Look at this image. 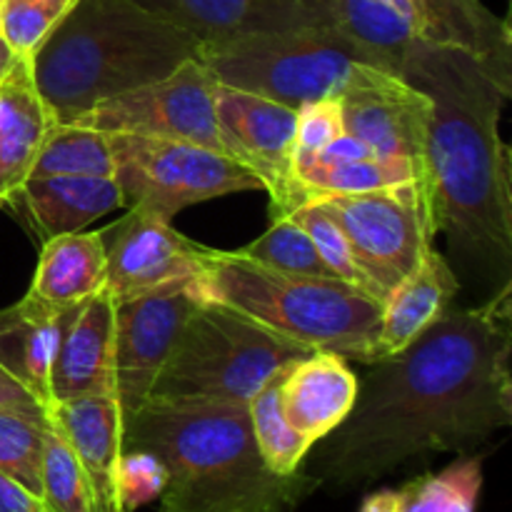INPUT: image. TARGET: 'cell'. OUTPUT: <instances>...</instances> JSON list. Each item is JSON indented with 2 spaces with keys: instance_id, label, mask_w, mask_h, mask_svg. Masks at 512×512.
<instances>
[{
  "instance_id": "8fae6325",
  "label": "cell",
  "mask_w": 512,
  "mask_h": 512,
  "mask_svg": "<svg viewBox=\"0 0 512 512\" xmlns=\"http://www.w3.org/2000/svg\"><path fill=\"white\" fill-rule=\"evenodd\" d=\"M215 88L218 80L203 60H185L165 78L103 100L73 125L108 135L185 140L223 153L215 123Z\"/></svg>"
},
{
  "instance_id": "ac0fdd59",
  "label": "cell",
  "mask_w": 512,
  "mask_h": 512,
  "mask_svg": "<svg viewBox=\"0 0 512 512\" xmlns=\"http://www.w3.org/2000/svg\"><path fill=\"white\" fill-rule=\"evenodd\" d=\"M113 330L115 300L108 288L78 305L60 338L50 368V398L55 403L110 395L113 398Z\"/></svg>"
},
{
  "instance_id": "5bb4252c",
  "label": "cell",
  "mask_w": 512,
  "mask_h": 512,
  "mask_svg": "<svg viewBox=\"0 0 512 512\" xmlns=\"http://www.w3.org/2000/svg\"><path fill=\"white\" fill-rule=\"evenodd\" d=\"M103 235L108 280L113 300H128L178 278L200 273L205 245L185 238L173 220L143 208H128L123 220Z\"/></svg>"
},
{
  "instance_id": "83f0119b",
  "label": "cell",
  "mask_w": 512,
  "mask_h": 512,
  "mask_svg": "<svg viewBox=\"0 0 512 512\" xmlns=\"http://www.w3.org/2000/svg\"><path fill=\"white\" fill-rule=\"evenodd\" d=\"M280 373L258 390V395L248 403V413L265 465L275 475H295L300 473V463L313 445L303 435L295 433L285 420L283 408H280Z\"/></svg>"
},
{
  "instance_id": "4dcf8cb0",
  "label": "cell",
  "mask_w": 512,
  "mask_h": 512,
  "mask_svg": "<svg viewBox=\"0 0 512 512\" xmlns=\"http://www.w3.org/2000/svg\"><path fill=\"white\" fill-rule=\"evenodd\" d=\"M40 500L48 512H98L93 488L68 440L50 423L40 470Z\"/></svg>"
},
{
  "instance_id": "277c9868",
  "label": "cell",
  "mask_w": 512,
  "mask_h": 512,
  "mask_svg": "<svg viewBox=\"0 0 512 512\" xmlns=\"http://www.w3.org/2000/svg\"><path fill=\"white\" fill-rule=\"evenodd\" d=\"M200 60V43L135 0H78L33 55V78L55 123Z\"/></svg>"
},
{
  "instance_id": "f35d334b",
  "label": "cell",
  "mask_w": 512,
  "mask_h": 512,
  "mask_svg": "<svg viewBox=\"0 0 512 512\" xmlns=\"http://www.w3.org/2000/svg\"><path fill=\"white\" fill-rule=\"evenodd\" d=\"M415 3V8H418V13H420V5H423V0H413Z\"/></svg>"
},
{
  "instance_id": "7402d4cb",
  "label": "cell",
  "mask_w": 512,
  "mask_h": 512,
  "mask_svg": "<svg viewBox=\"0 0 512 512\" xmlns=\"http://www.w3.org/2000/svg\"><path fill=\"white\" fill-rule=\"evenodd\" d=\"M458 275L430 245L418 268L383 300L378 335V363L408 348L425 328L443 318L458 295Z\"/></svg>"
},
{
  "instance_id": "cb8c5ba5",
  "label": "cell",
  "mask_w": 512,
  "mask_h": 512,
  "mask_svg": "<svg viewBox=\"0 0 512 512\" xmlns=\"http://www.w3.org/2000/svg\"><path fill=\"white\" fill-rule=\"evenodd\" d=\"M330 28L363 50L373 68L400 75L420 40V13L413 0H330Z\"/></svg>"
},
{
  "instance_id": "6da1fadb",
  "label": "cell",
  "mask_w": 512,
  "mask_h": 512,
  "mask_svg": "<svg viewBox=\"0 0 512 512\" xmlns=\"http://www.w3.org/2000/svg\"><path fill=\"white\" fill-rule=\"evenodd\" d=\"M510 290L453 310L370 365L318 460L320 483L360 488L428 453L468 450L512 423Z\"/></svg>"
},
{
  "instance_id": "44dd1931",
  "label": "cell",
  "mask_w": 512,
  "mask_h": 512,
  "mask_svg": "<svg viewBox=\"0 0 512 512\" xmlns=\"http://www.w3.org/2000/svg\"><path fill=\"white\" fill-rule=\"evenodd\" d=\"M420 43L468 53L512 95L510 23L490 13L480 0H423Z\"/></svg>"
},
{
  "instance_id": "d590c367",
  "label": "cell",
  "mask_w": 512,
  "mask_h": 512,
  "mask_svg": "<svg viewBox=\"0 0 512 512\" xmlns=\"http://www.w3.org/2000/svg\"><path fill=\"white\" fill-rule=\"evenodd\" d=\"M0 512H48L43 500L0 473Z\"/></svg>"
},
{
  "instance_id": "f546056e",
  "label": "cell",
  "mask_w": 512,
  "mask_h": 512,
  "mask_svg": "<svg viewBox=\"0 0 512 512\" xmlns=\"http://www.w3.org/2000/svg\"><path fill=\"white\" fill-rule=\"evenodd\" d=\"M295 175L308 200L325 198V195H358L393 188L400 183H415L408 170L385 163L375 155H363L335 165H308Z\"/></svg>"
},
{
  "instance_id": "484cf974",
  "label": "cell",
  "mask_w": 512,
  "mask_h": 512,
  "mask_svg": "<svg viewBox=\"0 0 512 512\" xmlns=\"http://www.w3.org/2000/svg\"><path fill=\"white\" fill-rule=\"evenodd\" d=\"M113 170V150H110L108 133L73 123H55L28 178H50V175L113 178Z\"/></svg>"
},
{
  "instance_id": "f1b7e54d",
  "label": "cell",
  "mask_w": 512,
  "mask_h": 512,
  "mask_svg": "<svg viewBox=\"0 0 512 512\" xmlns=\"http://www.w3.org/2000/svg\"><path fill=\"white\" fill-rule=\"evenodd\" d=\"M50 430L48 413L0 408V473L13 478L40 498L45 435Z\"/></svg>"
},
{
  "instance_id": "d4e9b609",
  "label": "cell",
  "mask_w": 512,
  "mask_h": 512,
  "mask_svg": "<svg viewBox=\"0 0 512 512\" xmlns=\"http://www.w3.org/2000/svg\"><path fill=\"white\" fill-rule=\"evenodd\" d=\"M108 260L100 233H65L43 240L28 293L50 305H78L105 288Z\"/></svg>"
},
{
  "instance_id": "7c38bea8",
  "label": "cell",
  "mask_w": 512,
  "mask_h": 512,
  "mask_svg": "<svg viewBox=\"0 0 512 512\" xmlns=\"http://www.w3.org/2000/svg\"><path fill=\"white\" fill-rule=\"evenodd\" d=\"M203 300L198 275L170 280L135 298L115 300L113 398L123 418L148 403L185 320Z\"/></svg>"
},
{
  "instance_id": "836d02e7",
  "label": "cell",
  "mask_w": 512,
  "mask_h": 512,
  "mask_svg": "<svg viewBox=\"0 0 512 512\" xmlns=\"http://www.w3.org/2000/svg\"><path fill=\"white\" fill-rule=\"evenodd\" d=\"M290 218L310 235V240H313L315 248H318L320 258H323V263L328 265L330 273H333L335 278L358 285L365 293L375 295L368 278H365V275L360 273L358 265H355L353 253H350L348 243H345L343 233H340V228L335 225V220L330 218L315 200H308L305 205L295 208L293 213H290Z\"/></svg>"
},
{
  "instance_id": "30bf717a",
  "label": "cell",
  "mask_w": 512,
  "mask_h": 512,
  "mask_svg": "<svg viewBox=\"0 0 512 512\" xmlns=\"http://www.w3.org/2000/svg\"><path fill=\"white\" fill-rule=\"evenodd\" d=\"M335 100L345 133L368 145L375 158L408 170L428 195V133L433 115L428 95L400 75L355 63Z\"/></svg>"
},
{
  "instance_id": "52a82bcc",
  "label": "cell",
  "mask_w": 512,
  "mask_h": 512,
  "mask_svg": "<svg viewBox=\"0 0 512 512\" xmlns=\"http://www.w3.org/2000/svg\"><path fill=\"white\" fill-rule=\"evenodd\" d=\"M200 60L220 85L263 95L288 108L335 98L355 63L370 65L363 50L333 28L248 35L203 48Z\"/></svg>"
},
{
  "instance_id": "7a4b0ae2",
  "label": "cell",
  "mask_w": 512,
  "mask_h": 512,
  "mask_svg": "<svg viewBox=\"0 0 512 512\" xmlns=\"http://www.w3.org/2000/svg\"><path fill=\"white\" fill-rule=\"evenodd\" d=\"M400 78L433 103L428 133V198L435 235L455 255L503 275L512 260V155L500 138L510 100L468 53L415 43Z\"/></svg>"
},
{
  "instance_id": "d6a6232c",
  "label": "cell",
  "mask_w": 512,
  "mask_h": 512,
  "mask_svg": "<svg viewBox=\"0 0 512 512\" xmlns=\"http://www.w3.org/2000/svg\"><path fill=\"white\" fill-rule=\"evenodd\" d=\"M78 0H0V35L18 58H33Z\"/></svg>"
},
{
  "instance_id": "ffe728a7",
  "label": "cell",
  "mask_w": 512,
  "mask_h": 512,
  "mask_svg": "<svg viewBox=\"0 0 512 512\" xmlns=\"http://www.w3.org/2000/svg\"><path fill=\"white\" fill-rule=\"evenodd\" d=\"M55 125L33 78V58H15L0 80V200L13 203Z\"/></svg>"
},
{
  "instance_id": "2e32d148",
  "label": "cell",
  "mask_w": 512,
  "mask_h": 512,
  "mask_svg": "<svg viewBox=\"0 0 512 512\" xmlns=\"http://www.w3.org/2000/svg\"><path fill=\"white\" fill-rule=\"evenodd\" d=\"M50 423L68 440L93 488L98 512H128L120 500V463H123V413L110 395L55 403Z\"/></svg>"
},
{
  "instance_id": "ab89813d",
  "label": "cell",
  "mask_w": 512,
  "mask_h": 512,
  "mask_svg": "<svg viewBox=\"0 0 512 512\" xmlns=\"http://www.w3.org/2000/svg\"><path fill=\"white\" fill-rule=\"evenodd\" d=\"M3 205H5V203H3V200H0V208H3Z\"/></svg>"
},
{
  "instance_id": "d6986e66",
  "label": "cell",
  "mask_w": 512,
  "mask_h": 512,
  "mask_svg": "<svg viewBox=\"0 0 512 512\" xmlns=\"http://www.w3.org/2000/svg\"><path fill=\"white\" fill-rule=\"evenodd\" d=\"M78 305L60 308L28 293L15 305L0 310V368L28 388L48 413L53 408L50 368L65 325Z\"/></svg>"
},
{
  "instance_id": "603a6c76",
  "label": "cell",
  "mask_w": 512,
  "mask_h": 512,
  "mask_svg": "<svg viewBox=\"0 0 512 512\" xmlns=\"http://www.w3.org/2000/svg\"><path fill=\"white\" fill-rule=\"evenodd\" d=\"M13 203H23L30 223L43 240L65 233H80L95 220L125 208L115 178L95 175H50L28 178Z\"/></svg>"
},
{
  "instance_id": "1f68e13d",
  "label": "cell",
  "mask_w": 512,
  "mask_h": 512,
  "mask_svg": "<svg viewBox=\"0 0 512 512\" xmlns=\"http://www.w3.org/2000/svg\"><path fill=\"white\" fill-rule=\"evenodd\" d=\"M240 253L245 258L255 260V263L265 265V268L280 270V273L335 278L328 265L323 263V258H320L310 235L290 215L273 218V225L258 240L240 248Z\"/></svg>"
},
{
  "instance_id": "74e56055",
  "label": "cell",
  "mask_w": 512,
  "mask_h": 512,
  "mask_svg": "<svg viewBox=\"0 0 512 512\" xmlns=\"http://www.w3.org/2000/svg\"><path fill=\"white\" fill-rule=\"evenodd\" d=\"M15 58H18V55H15L13 50H10V45L5 43V38H3V35H0V80H3L5 75H8V70L13 68Z\"/></svg>"
},
{
  "instance_id": "8d00e7d4",
  "label": "cell",
  "mask_w": 512,
  "mask_h": 512,
  "mask_svg": "<svg viewBox=\"0 0 512 512\" xmlns=\"http://www.w3.org/2000/svg\"><path fill=\"white\" fill-rule=\"evenodd\" d=\"M0 408H18L30 410V413H48L43 405L35 400V395L28 388L18 383L8 370L0 368ZM50 415V413H48Z\"/></svg>"
},
{
  "instance_id": "5b68a950",
  "label": "cell",
  "mask_w": 512,
  "mask_h": 512,
  "mask_svg": "<svg viewBox=\"0 0 512 512\" xmlns=\"http://www.w3.org/2000/svg\"><path fill=\"white\" fill-rule=\"evenodd\" d=\"M198 285L215 300L310 350L378 363L383 303L338 278L290 275L245 258L240 250L205 248Z\"/></svg>"
},
{
  "instance_id": "4fadbf2b",
  "label": "cell",
  "mask_w": 512,
  "mask_h": 512,
  "mask_svg": "<svg viewBox=\"0 0 512 512\" xmlns=\"http://www.w3.org/2000/svg\"><path fill=\"white\" fill-rule=\"evenodd\" d=\"M215 123L223 153L245 165L263 183L273 218L290 215L308 203L303 185L295 178L298 108L218 83Z\"/></svg>"
},
{
  "instance_id": "e0dca14e",
  "label": "cell",
  "mask_w": 512,
  "mask_h": 512,
  "mask_svg": "<svg viewBox=\"0 0 512 512\" xmlns=\"http://www.w3.org/2000/svg\"><path fill=\"white\" fill-rule=\"evenodd\" d=\"M358 385L348 360L313 350L280 373V408L290 428L315 445L345 423L358 400Z\"/></svg>"
},
{
  "instance_id": "ba28073f",
  "label": "cell",
  "mask_w": 512,
  "mask_h": 512,
  "mask_svg": "<svg viewBox=\"0 0 512 512\" xmlns=\"http://www.w3.org/2000/svg\"><path fill=\"white\" fill-rule=\"evenodd\" d=\"M113 178L125 208H143L173 220L188 205L243 190H263L245 165L218 150L185 140L110 133Z\"/></svg>"
},
{
  "instance_id": "9a60e30c",
  "label": "cell",
  "mask_w": 512,
  "mask_h": 512,
  "mask_svg": "<svg viewBox=\"0 0 512 512\" xmlns=\"http://www.w3.org/2000/svg\"><path fill=\"white\" fill-rule=\"evenodd\" d=\"M178 25L200 50L260 33L330 28V0H135Z\"/></svg>"
},
{
  "instance_id": "4316f807",
  "label": "cell",
  "mask_w": 512,
  "mask_h": 512,
  "mask_svg": "<svg viewBox=\"0 0 512 512\" xmlns=\"http://www.w3.org/2000/svg\"><path fill=\"white\" fill-rule=\"evenodd\" d=\"M483 490V460L463 458L440 473L395 490L398 512H475Z\"/></svg>"
},
{
  "instance_id": "9c48e42d",
  "label": "cell",
  "mask_w": 512,
  "mask_h": 512,
  "mask_svg": "<svg viewBox=\"0 0 512 512\" xmlns=\"http://www.w3.org/2000/svg\"><path fill=\"white\" fill-rule=\"evenodd\" d=\"M315 203L335 220L380 303L418 268L433 245L430 203L418 183L358 195H325Z\"/></svg>"
},
{
  "instance_id": "e575fe53",
  "label": "cell",
  "mask_w": 512,
  "mask_h": 512,
  "mask_svg": "<svg viewBox=\"0 0 512 512\" xmlns=\"http://www.w3.org/2000/svg\"><path fill=\"white\" fill-rule=\"evenodd\" d=\"M343 133V115L335 98L300 105L298 123H295V168Z\"/></svg>"
},
{
  "instance_id": "8992f818",
  "label": "cell",
  "mask_w": 512,
  "mask_h": 512,
  "mask_svg": "<svg viewBox=\"0 0 512 512\" xmlns=\"http://www.w3.org/2000/svg\"><path fill=\"white\" fill-rule=\"evenodd\" d=\"M313 350L215 300H203L185 320L150 400L243 403L270 378Z\"/></svg>"
},
{
  "instance_id": "3957f363",
  "label": "cell",
  "mask_w": 512,
  "mask_h": 512,
  "mask_svg": "<svg viewBox=\"0 0 512 512\" xmlns=\"http://www.w3.org/2000/svg\"><path fill=\"white\" fill-rule=\"evenodd\" d=\"M123 453L158 463V512H295L318 485L265 465L243 403L148 400L123 418Z\"/></svg>"
}]
</instances>
